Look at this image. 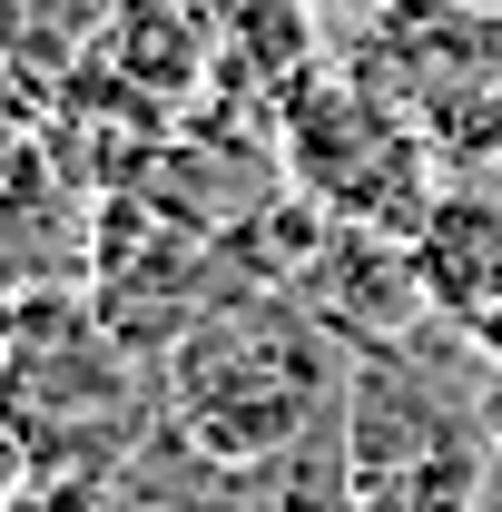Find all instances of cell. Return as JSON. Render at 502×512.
<instances>
[{
  "instance_id": "6da1fadb",
  "label": "cell",
  "mask_w": 502,
  "mask_h": 512,
  "mask_svg": "<svg viewBox=\"0 0 502 512\" xmlns=\"http://www.w3.org/2000/svg\"><path fill=\"white\" fill-rule=\"evenodd\" d=\"M355 345H335L296 296H217L158 355V424L197 473H247L345 414Z\"/></svg>"
},
{
  "instance_id": "7a4b0ae2",
  "label": "cell",
  "mask_w": 502,
  "mask_h": 512,
  "mask_svg": "<svg viewBox=\"0 0 502 512\" xmlns=\"http://www.w3.org/2000/svg\"><path fill=\"white\" fill-rule=\"evenodd\" d=\"M345 463L355 512H493L502 404L463 414V394H443L414 345H375L345 375Z\"/></svg>"
},
{
  "instance_id": "3957f363",
  "label": "cell",
  "mask_w": 502,
  "mask_h": 512,
  "mask_svg": "<svg viewBox=\"0 0 502 512\" xmlns=\"http://www.w3.org/2000/svg\"><path fill=\"white\" fill-rule=\"evenodd\" d=\"M286 178L335 227L414 237L424 207H434V138L394 89L335 69V79H306L296 109H286Z\"/></svg>"
},
{
  "instance_id": "277c9868",
  "label": "cell",
  "mask_w": 502,
  "mask_h": 512,
  "mask_svg": "<svg viewBox=\"0 0 502 512\" xmlns=\"http://www.w3.org/2000/svg\"><path fill=\"white\" fill-rule=\"evenodd\" d=\"M89 79H119L128 109H178L207 79V30L188 0H109L89 30Z\"/></svg>"
},
{
  "instance_id": "5b68a950",
  "label": "cell",
  "mask_w": 502,
  "mask_h": 512,
  "mask_svg": "<svg viewBox=\"0 0 502 512\" xmlns=\"http://www.w3.org/2000/svg\"><path fill=\"white\" fill-rule=\"evenodd\" d=\"M414 266L434 316L473 325L502 306V188H434L424 227H414Z\"/></svg>"
},
{
  "instance_id": "8992f818",
  "label": "cell",
  "mask_w": 502,
  "mask_h": 512,
  "mask_svg": "<svg viewBox=\"0 0 502 512\" xmlns=\"http://www.w3.org/2000/svg\"><path fill=\"white\" fill-rule=\"evenodd\" d=\"M30 483H40V453H30V434L0 414V512H20L30 503Z\"/></svg>"
},
{
  "instance_id": "52a82bcc",
  "label": "cell",
  "mask_w": 502,
  "mask_h": 512,
  "mask_svg": "<svg viewBox=\"0 0 502 512\" xmlns=\"http://www.w3.org/2000/svg\"><path fill=\"white\" fill-rule=\"evenodd\" d=\"M296 10H306V20H325V30H384L404 0H296Z\"/></svg>"
},
{
  "instance_id": "ba28073f",
  "label": "cell",
  "mask_w": 502,
  "mask_h": 512,
  "mask_svg": "<svg viewBox=\"0 0 502 512\" xmlns=\"http://www.w3.org/2000/svg\"><path fill=\"white\" fill-rule=\"evenodd\" d=\"M463 335H473V355H483V365H493V375H502V306H493V316H473V325H463Z\"/></svg>"
},
{
  "instance_id": "9c48e42d",
  "label": "cell",
  "mask_w": 502,
  "mask_h": 512,
  "mask_svg": "<svg viewBox=\"0 0 502 512\" xmlns=\"http://www.w3.org/2000/svg\"><path fill=\"white\" fill-rule=\"evenodd\" d=\"M0 365H10V306H0Z\"/></svg>"
},
{
  "instance_id": "30bf717a",
  "label": "cell",
  "mask_w": 502,
  "mask_h": 512,
  "mask_svg": "<svg viewBox=\"0 0 502 512\" xmlns=\"http://www.w3.org/2000/svg\"><path fill=\"white\" fill-rule=\"evenodd\" d=\"M463 10H483V20H502V0H463Z\"/></svg>"
},
{
  "instance_id": "8fae6325",
  "label": "cell",
  "mask_w": 502,
  "mask_h": 512,
  "mask_svg": "<svg viewBox=\"0 0 502 512\" xmlns=\"http://www.w3.org/2000/svg\"><path fill=\"white\" fill-rule=\"evenodd\" d=\"M493 188H502V178H493Z\"/></svg>"
}]
</instances>
